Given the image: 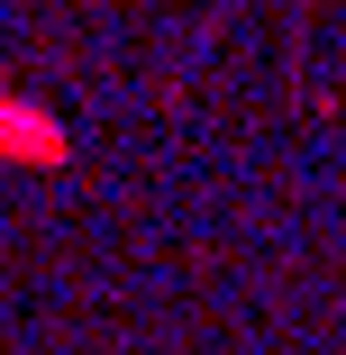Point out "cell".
<instances>
[{
	"instance_id": "cell-1",
	"label": "cell",
	"mask_w": 346,
	"mask_h": 355,
	"mask_svg": "<svg viewBox=\"0 0 346 355\" xmlns=\"http://www.w3.org/2000/svg\"><path fill=\"white\" fill-rule=\"evenodd\" d=\"M0 164H37V173L73 164V128H64L46 101H19V92H0Z\"/></svg>"
}]
</instances>
